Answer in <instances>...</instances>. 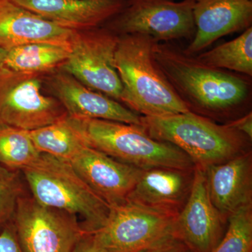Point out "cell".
<instances>
[{
  "mask_svg": "<svg viewBox=\"0 0 252 252\" xmlns=\"http://www.w3.org/2000/svg\"><path fill=\"white\" fill-rule=\"evenodd\" d=\"M29 131L0 124V165L21 171L39 158Z\"/></svg>",
  "mask_w": 252,
  "mask_h": 252,
  "instance_id": "cell-22",
  "label": "cell"
},
{
  "mask_svg": "<svg viewBox=\"0 0 252 252\" xmlns=\"http://www.w3.org/2000/svg\"><path fill=\"white\" fill-rule=\"evenodd\" d=\"M195 56L205 65L252 77V27L233 40Z\"/></svg>",
  "mask_w": 252,
  "mask_h": 252,
  "instance_id": "cell-20",
  "label": "cell"
},
{
  "mask_svg": "<svg viewBox=\"0 0 252 252\" xmlns=\"http://www.w3.org/2000/svg\"><path fill=\"white\" fill-rule=\"evenodd\" d=\"M194 169L154 167L142 170L127 201L177 216L190 194Z\"/></svg>",
  "mask_w": 252,
  "mask_h": 252,
  "instance_id": "cell-16",
  "label": "cell"
},
{
  "mask_svg": "<svg viewBox=\"0 0 252 252\" xmlns=\"http://www.w3.org/2000/svg\"><path fill=\"white\" fill-rule=\"evenodd\" d=\"M154 59L190 112L225 123L247 114L252 77L205 65L169 42L157 43Z\"/></svg>",
  "mask_w": 252,
  "mask_h": 252,
  "instance_id": "cell-1",
  "label": "cell"
},
{
  "mask_svg": "<svg viewBox=\"0 0 252 252\" xmlns=\"http://www.w3.org/2000/svg\"><path fill=\"white\" fill-rule=\"evenodd\" d=\"M21 172L34 200L44 206L80 217L86 233H93L105 223L110 206L82 180L70 162L41 154Z\"/></svg>",
  "mask_w": 252,
  "mask_h": 252,
  "instance_id": "cell-5",
  "label": "cell"
},
{
  "mask_svg": "<svg viewBox=\"0 0 252 252\" xmlns=\"http://www.w3.org/2000/svg\"><path fill=\"white\" fill-rule=\"evenodd\" d=\"M45 81L47 90L63 104L68 117L141 125V116L137 113L87 87L62 69L46 74Z\"/></svg>",
  "mask_w": 252,
  "mask_h": 252,
  "instance_id": "cell-12",
  "label": "cell"
},
{
  "mask_svg": "<svg viewBox=\"0 0 252 252\" xmlns=\"http://www.w3.org/2000/svg\"><path fill=\"white\" fill-rule=\"evenodd\" d=\"M250 1H252V0H250Z\"/></svg>",
  "mask_w": 252,
  "mask_h": 252,
  "instance_id": "cell-30",
  "label": "cell"
},
{
  "mask_svg": "<svg viewBox=\"0 0 252 252\" xmlns=\"http://www.w3.org/2000/svg\"><path fill=\"white\" fill-rule=\"evenodd\" d=\"M23 195L24 190L18 171L0 165V229L12 220Z\"/></svg>",
  "mask_w": 252,
  "mask_h": 252,
  "instance_id": "cell-24",
  "label": "cell"
},
{
  "mask_svg": "<svg viewBox=\"0 0 252 252\" xmlns=\"http://www.w3.org/2000/svg\"><path fill=\"white\" fill-rule=\"evenodd\" d=\"M71 53V46L38 42L6 50L5 68L24 74H49L60 69Z\"/></svg>",
  "mask_w": 252,
  "mask_h": 252,
  "instance_id": "cell-19",
  "label": "cell"
},
{
  "mask_svg": "<svg viewBox=\"0 0 252 252\" xmlns=\"http://www.w3.org/2000/svg\"><path fill=\"white\" fill-rule=\"evenodd\" d=\"M225 223L209 196L203 170L195 166L189 198L175 218V236L190 252H211L223 238Z\"/></svg>",
  "mask_w": 252,
  "mask_h": 252,
  "instance_id": "cell-11",
  "label": "cell"
},
{
  "mask_svg": "<svg viewBox=\"0 0 252 252\" xmlns=\"http://www.w3.org/2000/svg\"><path fill=\"white\" fill-rule=\"evenodd\" d=\"M61 27L83 31L103 26L125 0H12Z\"/></svg>",
  "mask_w": 252,
  "mask_h": 252,
  "instance_id": "cell-18",
  "label": "cell"
},
{
  "mask_svg": "<svg viewBox=\"0 0 252 252\" xmlns=\"http://www.w3.org/2000/svg\"><path fill=\"white\" fill-rule=\"evenodd\" d=\"M140 252H190L185 243L175 235L164 239Z\"/></svg>",
  "mask_w": 252,
  "mask_h": 252,
  "instance_id": "cell-26",
  "label": "cell"
},
{
  "mask_svg": "<svg viewBox=\"0 0 252 252\" xmlns=\"http://www.w3.org/2000/svg\"><path fill=\"white\" fill-rule=\"evenodd\" d=\"M71 252H108L96 243L90 233H86Z\"/></svg>",
  "mask_w": 252,
  "mask_h": 252,
  "instance_id": "cell-28",
  "label": "cell"
},
{
  "mask_svg": "<svg viewBox=\"0 0 252 252\" xmlns=\"http://www.w3.org/2000/svg\"><path fill=\"white\" fill-rule=\"evenodd\" d=\"M90 188L109 206L127 201L142 170L86 145L69 161Z\"/></svg>",
  "mask_w": 252,
  "mask_h": 252,
  "instance_id": "cell-13",
  "label": "cell"
},
{
  "mask_svg": "<svg viewBox=\"0 0 252 252\" xmlns=\"http://www.w3.org/2000/svg\"><path fill=\"white\" fill-rule=\"evenodd\" d=\"M76 31L61 27L12 0H0V47L3 49L38 42L71 46Z\"/></svg>",
  "mask_w": 252,
  "mask_h": 252,
  "instance_id": "cell-17",
  "label": "cell"
},
{
  "mask_svg": "<svg viewBox=\"0 0 252 252\" xmlns=\"http://www.w3.org/2000/svg\"><path fill=\"white\" fill-rule=\"evenodd\" d=\"M176 217L126 201L110 207L105 223L90 234L108 252H140L175 235Z\"/></svg>",
  "mask_w": 252,
  "mask_h": 252,
  "instance_id": "cell-10",
  "label": "cell"
},
{
  "mask_svg": "<svg viewBox=\"0 0 252 252\" xmlns=\"http://www.w3.org/2000/svg\"><path fill=\"white\" fill-rule=\"evenodd\" d=\"M66 120L86 145L141 170L195 167L191 159L180 149L152 138L140 125L69 117Z\"/></svg>",
  "mask_w": 252,
  "mask_h": 252,
  "instance_id": "cell-4",
  "label": "cell"
},
{
  "mask_svg": "<svg viewBox=\"0 0 252 252\" xmlns=\"http://www.w3.org/2000/svg\"><path fill=\"white\" fill-rule=\"evenodd\" d=\"M193 14L196 31L183 50L196 56L220 38L252 27V1L195 0Z\"/></svg>",
  "mask_w": 252,
  "mask_h": 252,
  "instance_id": "cell-14",
  "label": "cell"
},
{
  "mask_svg": "<svg viewBox=\"0 0 252 252\" xmlns=\"http://www.w3.org/2000/svg\"><path fill=\"white\" fill-rule=\"evenodd\" d=\"M228 222L227 231L211 252H252V205L235 212Z\"/></svg>",
  "mask_w": 252,
  "mask_h": 252,
  "instance_id": "cell-23",
  "label": "cell"
},
{
  "mask_svg": "<svg viewBox=\"0 0 252 252\" xmlns=\"http://www.w3.org/2000/svg\"><path fill=\"white\" fill-rule=\"evenodd\" d=\"M195 0H125L104 27L119 36L141 34L158 42L193 39Z\"/></svg>",
  "mask_w": 252,
  "mask_h": 252,
  "instance_id": "cell-7",
  "label": "cell"
},
{
  "mask_svg": "<svg viewBox=\"0 0 252 252\" xmlns=\"http://www.w3.org/2000/svg\"><path fill=\"white\" fill-rule=\"evenodd\" d=\"M29 134L36 149L41 154H48L68 162L86 146L66 119L29 131Z\"/></svg>",
  "mask_w": 252,
  "mask_h": 252,
  "instance_id": "cell-21",
  "label": "cell"
},
{
  "mask_svg": "<svg viewBox=\"0 0 252 252\" xmlns=\"http://www.w3.org/2000/svg\"><path fill=\"white\" fill-rule=\"evenodd\" d=\"M203 170L210 200L225 223L235 212L252 205L251 151Z\"/></svg>",
  "mask_w": 252,
  "mask_h": 252,
  "instance_id": "cell-15",
  "label": "cell"
},
{
  "mask_svg": "<svg viewBox=\"0 0 252 252\" xmlns=\"http://www.w3.org/2000/svg\"><path fill=\"white\" fill-rule=\"evenodd\" d=\"M46 74L5 70L0 74V124L32 131L68 117L46 88Z\"/></svg>",
  "mask_w": 252,
  "mask_h": 252,
  "instance_id": "cell-6",
  "label": "cell"
},
{
  "mask_svg": "<svg viewBox=\"0 0 252 252\" xmlns=\"http://www.w3.org/2000/svg\"><path fill=\"white\" fill-rule=\"evenodd\" d=\"M158 42L146 34L119 36L114 63L123 86L122 103L141 117L190 112L156 62Z\"/></svg>",
  "mask_w": 252,
  "mask_h": 252,
  "instance_id": "cell-2",
  "label": "cell"
},
{
  "mask_svg": "<svg viewBox=\"0 0 252 252\" xmlns=\"http://www.w3.org/2000/svg\"><path fill=\"white\" fill-rule=\"evenodd\" d=\"M11 221L22 252H71L86 233L77 217L26 195Z\"/></svg>",
  "mask_w": 252,
  "mask_h": 252,
  "instance_id": "cell-9",
  "label": "cell"
},
{
  "mask_svg": "<svg viewBox=\"0 0 252 252\" xmlns=\"http://www.w3.org/2000/svg\"><path fill=\"white\" fill-rule=\"evenodd\" d=\"M0 252H22L11 221L0 232Z\"/></svg>",
  "mask_w": 252,
  "mask_h": 252,
  "instance_id": "cell-25",
  "label": "cell"
},
{
  "mask_svg": "<svg viewBox=\"0 0 252 252\" xmlns=\"http://www.w3.org/2000/svg\"><path fill=\"white\" fill-rule=\"evenodd\" d=\"M119 38L104 26L76 31L70 55L60 69L122 103L123 86L114 63Z\"/></svg>",
  "mask_w": 252,
  "mask_h": 252,
  "instance_id": "cell-8",
  "label": "cell"
},
{
  "mask_svg": "<svg viewBox=\"0 0 252 252\" xmlns=\"http://www.w3.org/2000/svg\"><path fill=\"white\" fill-rule=\"evenodd\" d=\"M6 50L0 47V74L6 70L5 68V59H6Z\"/></svg>",
  "mask_w": 252,
  "mask_h": 252,
  "instance_id": "cell-29",
  "label": "cell"
},
{
  "mask_svg": "<svg viewBox=\"0 0 252 252\" xmlns=\"http://www.w3.org/2000/svg\"><path fill=\"white\" fill-rule=\"evenodd\" d=\"M141 127L152 138L173 144L206 168L250 150L251 139L227 124L193 112L162 117H141Z\"/></svg>",
  "mask_w": 252,
  "mask_h": 252,
  "instance_id": "cell-3",
  "label": "cell"
},
{
  "mask_svg": "<svg viewBox=\"0 0 252 252\" xmlns=\"http://www.w3.org/2000/svg\"><path fill=\"white\" fill-rule=\"evenodd\" d=\"M230 127L239 131L252 140V112L251 111L234 120L225 123Z\"/></svg>",
  "mask_w": 252,
  "mask_h": 252,
  "instance_id": "cell-27",
  "label": "cell"
}]
</instances>
